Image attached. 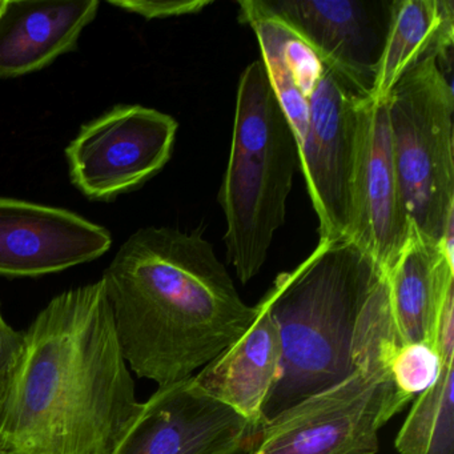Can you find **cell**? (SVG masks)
<instances>
[{"label":"cell","instance_id":"obj_1","mask_svg":"<svg viewBox=\"0 0 454 454\" xmlns=\"http://www.w3.org/2000/svg\"><path fill=\"white\" fill-rule=\"evenodd\" d=\"M25 336L0 411V451L116 454L143 403L103 281L58 294Z\"/></svg>","mask_w":454,"mask_h":454},{"label":"cell","instance_id":"obj_2","mask_svg":"<svg viewBox=\"0 0 454 454\" xmlns=\"http://www.w3.org/2000/svg\"><path fill=\"white\" fill-rule=\"evenodd\" d=\"M100 280L129 369L158 387L192 377L257 316L199 232L142 228Z\"/></svg>","mask_w":454,"mask_h":454},{"label":"cell","instance_id":"obj_3","mask_svg":"<svg viewBox=\"0 0 454 454\" xmlns=\"http://www.w3.org/2000/svg\"><path fill=\"white\" fill-rule=\"evenodd\" d=\"M382 273L357 244L340 239L320 241L299 267L278 276L264 296L281 341L265 421L357 371L358 321Z\"/></svg>","mask_w":454,"mask_h":454},{"label":"cell","instance_id":"obj_4","mask_svg":"<svg viewBox=\"0 0 454 454\" xmlns=\"http://www.w3.org/2000/svg\"><path fill=\"white\" fill-rule=\"evenodd\" d=\"M300 168L299 143L262 60L241 74L232 145L219 203L227 219L228 262L243 284L256 278L286 216Z\"/></svg>","mask_w":454,"mask_h":454},{"label":"cell","instance_id":"obj_5","mask_svg":"<svg viewBox=\"0 0 454 454\" xmlns=\"http://www.w3.org/2000/svg\"><path fill=\"white\" fill-rule=\"evenodd\" d=\"M409 222L453 249L454 94L435 55L417 63L385 100Z\"/></svg>","mask_w":454,"mask_h":454},{"label":"cell","instance_id":"obj_6","mask_svg":"<svg viewBox=\"0 0 454 454\" xmlns=\"http://www.w3.org/2000/svg\"><path fill=\"white\" fill-rule=\"evenodd\" d=\"M408 403L387 366L369 361L268 419L248 454H377L380 430Z\"/></svg>","mask_w":454,"mask_h":454},{"label":"cell","instance_id":"obj_7","mask_svg":"<svg viewBox=\"0 0 454 454\" xmlns=\"http://www.w3.org/2000/svg\"><path fill=\"white\" fill-rule=\"evenodd\" d=\"M369 92L324 60L308 102L300 168L318 217L320 241L349 240L360 110Z\"/></svg>","mask_w":454,"mask_h":454},{"label":"cell","instance_id":"obj_8","mask_svg":"<svg viewBox=\"0 0 454 454\" xmlns=\"http://www.w3.org/2000/svg\"><path fill=\"white\" fill-rule=\"evenodd\" d=\"M172 116L143 106H115L84 124L66 148L74 185L110 201L142 187L168 163L176 137Z\"/></svg>","mask_w":454,"mask_h":454},{"label":"cell","instance_id":"obj_9","mask_svg":"<svg viewBox=\"0 0 454 454\" xmlns=\"http://www.w3.org/2000/svg\"><path fill=\"white\" fill-rule=\"evenodd\" d=\"M259 430L192 376L159 387L143 403L116 454H246Z\"/></svg>","mask_w":454,"mask_h":454},{"label":"cell","instance_id":"obj_10","mask_svg":"<svg viewBox=\"0 0 454 454\" xmlns=\"http://www.w3.org/2000/svg\"><path fill=\"white\" fill-rule=\"evenodd\" d=\"M409 227L393 159L387 105L366 98L358 124L349 240L387 272L403 248Z\"/></svg>","mask_w":454,"mask_h":454},{"label":"cell","instance_id":"obj_11","mask_svg":"<svg viewBox=\"0 0 454 454\" xmlns=\"http://www.w3.org/2000/svg\"><path fill=\"white\" fill-rule=\"evenodd\" d=\"M110 231L75 212L0 198V276L38 278L99 259Z\"/></svg>","mask_w":454,"mask_h":454},{"label":"cell","instance_id":"obj_12","mask_svg":"<svg viewBox=\"0 0 454 454\" xmlns=\"http://www.w3.org/2000/svg\"><path fill=\"white\" fill-rule=\"evenodd\" d=\"M321 59L371 95L389 25L390 4L357 0H264Z\"/></svg>","mask_w":454,"mask_h":454},{"label":"cell","instance_id":"obj_13","mask_svg":"<svg viewBox=\"0 0 454 454\" xmlns=\"http://www.w3.org/2000/svg\"><path fill=\"white\" fill-rule=\"evenodd\" d=\"M384 273L397 345L433 344L443 305L454 294L453 254L411 223L403 248Z\"/></svg>","mask_w":454,"mask_h":454},{"label":"cell","instance_id":"obj_14","mask_svg":"<svg viewBox=\"0 0 454 454\" xmlns=\"http://www.w3.org/2000/svg\"><path fill=\"white\" fill-rule=\"evenodd\" d=\"M256 307V318L246 333L193 374V380L207 395L260 429L265 403L280 376L281 341L267 300L262 297Z\"/></svg>","mask_w":454,"mask_h":454},{"label":"cell","instance_id":"obj_15","mask_svg":"<svg viewBox=\"0 0 454 454\" xmlns=\"http://www.w3.org/2000/svg\"><path fill=\"white\" fill-rule=\"evenodd\" d=\"M98 10V0H4L0 79L35 73L75 50Z\"/></svg>","mask_w":454,"mask_h":454},{"label":"cell","instance_id":"obj_16","mask_svg":"<svg viewBox=\"0 0 454 454\" xmlns=\"http://www.w3.org/2000/svg\"><path fill=\"white\" fill-rule=\"evenodd\" d=\"M454 43V4L451 0L390 2L389 25L374 68L371 98L385 102L403 74L430 55L445 63Z\"/></svg>","mask_w":454,"mask_h":454},{"label":"cell","instance_id":"obj_17","mask_svg":"<svg viewBox=\"0 0 454 454\" xmlns=\"http://www.w3.org/2000/svg\"><path fill=\"white\" fill-rule=\"evenodd\" d=\"M240 20L249 23L262 49V62L297 143L304 137L308 102L324 67V60L281 22L264 0H243Z\"/></svg>","mask_w":454,"mask_h":454},{"label":"cell","instance_id":"obj_18","mask_svg":"<svg viewBox=\"0 0 454 454\" xmlns=\"http://www.w3.org/2000/svg\"><path fill=\"white\" fill-rule=\"evenodd\" d=\"M454 363L442 364L433 387L417 395L395 438L398 454H427L438 419L446 403L453 400Z\"/></svg>","mask_w":454,"mask_h":454},{"label":"cell","instance_id":"obj_19","mask_svg":"<svg viewBox=\"0 0 454 454\" xmlns=\"http://www.w3.org/2000/svg\"><path fill=\"white\" fill-rule=\"evenodd\" d=\"M441 369L440 355L434 345L427 341L398 345L387 360V371L395 390L408 403L434 385Z\"/></svg>","mask_w":454,"mask_h":454},{"label":"cell","instance_id":"obj_20","mask_svg":"<svg viewBox=\"0 0 454 454\" xmlns=\"http://www.w3.org/2000/svg\"><path fill=\"white\" fill-rule=\"evenodd\" d=\"M207 0H111L110 4L145 20H166L182 15L198 14L209 6Z\"/></svg>","mask_w":454,"mask_h":454},{"label":"cell","instance_id":"obj_21","mask_svg":"<svg viewBox=\"0 0 454 454\" xmlns=\"http://www.w3.org/2000/svg\"><path fill=\"white\" fill-rule=\"evenodd\" d=\"M25 332L12 328L0 312V411L25 349Z\"/></svg>","mask_w":454,"mask_h":454},{"label":"cell","instance_id":"obj_22","mask_svg":"<svg viewBox=\"0 0 454 454\" xmlns=\"http://www.w3.org/2000/svg\"><path fill=\"white\" fill-rule=\"evenodd\" d=\"M433 344L440 355L441 363H454V294L443 305Z\"/></svg>","mask_w":454,"mask_h":454},{"label":"cell","instance_id":"obj_23","mask_svg":"<svg viewBox=\"0 0 454 454\" xmlns=\"http://www.w3.org/2000/svg\"><path fill=\"white\" fill-rule=\"evenodd\" d=\"M4 0H0V12L4 9Z\"/></svg>","mask_w":454,"mask_h":454},{"label":"cell","instance_id":"obj_24","mask_svg":"<svg viewBox=\"0 0 454 454\" xmlns=\"http://www.w3.org/2000/svg\"><path fill=\"white\" fill-rule=\"evenodd\" d=\"M0 454H4V453H2V451H0Z\"/></svg>","mask_w":454,"mask_h":454}]
</instances>
